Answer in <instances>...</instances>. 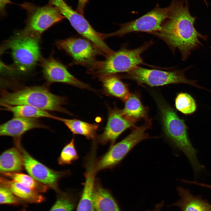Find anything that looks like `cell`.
Instances as JSON below:
<instances>
[{"mask_svg":"<svg viewBox=\"0 0 211 211\" xmlns=\"http://www.w3.org/2000/svg\"><path fill=\"white\" fill-rule=\"evenodd\" d=\"M169 18L160 30L152 33L163 40L173 51L178 49L186 59L190 52L201 44L199 38L206 37L194 26L195 18L191 16L187 0H172Z\"/></svg>","mask_w":211,"mask_h":211,"instance_id":"cell-1","label":"cell"},{"mask_svg":"<svg viewBox=\"0 0 211 211\" xmlns=\"http://www.w3.org/2000/svg\"><path fill=\"white\" fill-rule=\"evenodd\" d=\"M65 98L55 95L43 86L26 87L13 92H3L0 105H26L45 110L55 111L71 115L62 106Z\"/></svg>","mask_w":211,"mask_h":211,"instance_id":"cell-2","label":"cell"},{"mask_svg":"<svg viewBox=\"0 0 211 211\" xmlns=\"http://www.w3.org/2000/svg\"><path fill=\"white\" fill-rule=\"evenodd\" d=\"M160 109L165 135L173 146L187 157L195 174L204 170L199 162L197 151L188 137L187 128L184 120L178 117L175 111L166 104L160 106Z\"/></svg>","mask_w":211,"mask_h":211,"instance_id":"cell-3","label":"cell"},{"mask_svg":"<svg viewBox=\"0 0 211 211\" xmlns=\"http://www.w3.org/2000/svg\"><path fill=\"white\" fill-rule=\"evenodd\" d=\"M146 43L134 49L123 48L114 51L103 61L96 60L88 67L89 73L99 78L120 72H127L143 63L142 54L151 45Z\"/></svg>","mask_w":211,"mask_h":211,"instance_id":"cell-4","label":"cell"},{"mask_svg":"<svg viewBox=\"0 0 211 211\" xmlns=\"http://www.w3.org/2000/svg\"><path fill=\"white\" fill-rule=\"evenodd\" d=\"M151 120H145L139 127H135L131 133L119 142L112 145L108 151L98 160H96L95 169L101 170L112 168L118 164L129 152L137 144L150 138L146 131L152 125Z\"/></svg>","mask_w":211,"mask_h":211,"instance_id":"cell-5","label":"cell"},{"mask_svg":"<svg viewBox=\"0 0 211 211\" xmlns=\"http://www.w3.org/2000/svg\"><path fill=\"white\" fill-rule=\"evenodd\" d=\"M19 5L27 15L25 29L26 35L36 37L65 18L59 9L49 3L40 6L26 2Z\"/></svg>","mask_w":211,"mask_h":211,"instance_id":"cell-6","label":"cell"},{"mask_svg":"<svg viewBox=\"0 0 211 211\" xmlns=\"http://www.w3.org/2000/svg\"><path fill=\"white\" fill-rule=\"evenodd\" d=\"M79 33L92 43L106 57L114 52L106 44L101 33L96 31L82 15L74 10L65 0H49Z\"/></svg>","mask_w":211,"mask_h":211,"instance_id":"cell-7","label":"cell"},{"mask_svg":"<svg viewBox=\"0 0 211 211\" xmlns=\"http://www.w3.org/2000/svg\"><path fill=\"white\" fill-rule=\"evenodd\" d=\"M126 77L140 84L157 86L172 84L184 83L201 88L195 81L187 79L183 71H164L137 66L127 72Z\"/></svg>","mask_w":211,"mask_h":211,"instance_id":"cell-8","label":"cell"},{"mask_svg":"<svg viewBox=\"0 0 211 211\" xmlns=\"http://www.w3.org/2000/svg\"><path fill=\"white\" fill-rule=\"evenodd\" d=\"M171 8L170 5L161 8L157 5L152 10L139 18L121 24L120 28L115 32L102 33V37L104 39L114 36H122L134 32L152 33L159 31L165 21L169 18Z\"/></svg>","mask_w":211,"mask_h":211,"instance_id":"cell-9","label":"cell"},{"mask_svg":"<svg viewBox=\"0 0 211 211\" xmlns=\"http://www.w3.org/2000/svg\"><path fill=\"white\" fill-rule=\"evenodd\" d=\"M12 57L17 69L25 72L35 66L40 58V51L36 37L25 34L8 42Z\"/></svg>","mask_w":211,"mask_h":211,"instance_id":"cell-10","label":"cell"},{"mask_svg":"<svg viewBox=\"0 0 211 211\" xmlns=\"http://www.w3.org/2000/svg\"><path fill=\"white\" fill-rule=\"evenodd\" d=\"M21 140V138L15 139L14 143L21 152L24 167L29 175L49 188L53 189L56 192L60 190L58 187L59 181L68 175L69 171L54 170L37 160L23 148Z\"/></svg>","mask_w":211,"mask_h":211,"instance_id":"cell-11","label":"cell"},{"mask_svg":"<svg viewBox=\"0 0 211 211\" xmlns=\"http://www.w3.org/2000/svg\"><path fill=\"white\" fill-rule=\"evenodd\" d=\"M57 47L65 51L75 62L89 67L96 60V56L101 54L98 49L86 39L71 38L57 41Z\"/></svg>","mask_w":211,"mask_h":211,"instance_id":"cell-12","label":"cell"},{"mask_svg":"<svg viewBox=\"0 0 211 211\" xmlns=\"http://www.w3.org/2000/svg\"><path fill=\"white\" fill-rule=\"evenodd\" d=\"M42 67L44 77L49 83H62L81 89L92 90L88 85L72 75L64 65L52 57L44 59Z\"/></svg>","mask_w":211,"mask_h":211,"instance_id":"cell-13","label":"cell"},{"mask_svg":"<svg viewBox=\"0 0 211 211\" xmlns=\"http://www.w3.org/2000/svg\"><path fill=\"white\" fill-rule=\"evenodd\" d=\"M135 123L126 118L121 110L110 109L106 125L103 132L98 136V141L102 144L110 143L113 145L124 131L128 128L135 127Z\"/></svg>","mask_w":211,"mask_h":211,"instance_id":"cell-14","label":"cell"},{"mask_svg":"<svg viewBox=\"0 0 211 211\" xmlns=\"http://www.w3.org/2000/svg\"><path fill=\"white\" fill-rule=\"evenodd\" d=\"M0 127V136H11L14 139L21 138L23 134L31 129L47 127L37 118L17 117H14Z\"/></svg>","mask_w":211,"mask_h":211,"instance_id":"cell-15","label":"cell"},{"mask_svg":"<svg viewBox=\"0 0 211 211\" xmlns=\"http://www.w3.org/2000/svg\"><path fill=\"white\" fill-rule=\"evenodd\" d=\"M85 181L76 211H94L93 195L96 172L93 163H87L85 165Z\"/></svg>","mask_w":211,"mask_h":211,"instance_id":"cell-16","label":"cell"},{"mask_svg":"<svg viewBox=\"0 0 211 211\" xmlns=\"http://www.w3.org/2000/svg\"><path fill=\"white\" fill-rule=\"evenodd\" d=\"M177 190L180 199L169 206H178L181 211H211V204L200 195L194 196L188 190L181 187Z\"/></svg>","mask_w":211,"mask_h":211,"instance_id":"cell-17","label":"cell"},{"mask_svg":"<svg viewBox=\"0 0 211 211\" xmlns=\"http://www.w3.org/2000/svg\"><path fill=\"white\" fill-rule=\"evenodd\" d=\"M93 200L96 211H122L119 205L111 193L96 181Z\"/></svg>","mask_w":211,"mask_h":211,"instance_id":"cell-18","label":"cell"},{"mask_svg":"<svg viewBox=\"0 0 211 211\" xmlns=\"http://www.w3.org/2000/svg\"><path fill=\"white\" fill-rule=\"evenodd\" d=\"M0 186L9 190L17 197L30 203H39L44 201L45 197L39 193L2 176L0 178Z\"/></svg>","mask_w":211,"mask_h":211,"instance_id":"cell-19","label":"cell"},{"mask_svg":"<svg viewBox=\"0 0 211 211\" xmlns=\"http://www.w3.org/2000/svg\"><path fill=\"white\" fill-rule=\"evenodd\" d=\"M24 167L23 156L19 149L16 146L4 152L0 156L1 174L20 172Z\"/></svg>","mask_w":211,"mask_h":211,"instance_id":"cell-20","label":"cell"},{"mask_svg":"<svg viewBox=\"0 0 211 211\" xmlns=\"http://www.w3.org/2000/svg\"><path fill=\"white\" fill-rule=\"evenodd\" d=\"M99 79L104 90L108 94L125 101L129 97L130 93L127 85L115 74L103 76Z\"/></svg>","mask_w":211,"mask_h":211,"instance_id":"cell-21","label":"cell"},{"mask_svg":"<svg viewBox=\"0 0 211 211\" xmlns=\"http://www.w3.org/2000/svg\"><path fill=\"white\" fill-rule=\"evenodd\" d=\"M125 102L124 108L121 110L126 118L136 122L142 119H148V108L142 104L137 95L130 94Z\"/></svg>","mask_w":211,"mask_h":211,"instance_id":"cell-22","label":"cell"},{"mask_svg":"<svg viewBox=\"0 0 211 211\" xmlns=\"http://www.w3.org/2000/svg\"><path fill=\"white\" fill-rule=\"evenodd\" d=\"M1 106L3 107V110L12 113L14 117L35 118H47L57 120L59 118L49 113L47 111L28 105Z\"/></svg>","mask_w":211,"mask_h":211,"instance_id":"cell-23","label":"cell"},{"mask_svg":"<svg viewBox=\"0 0 211 211\" xmlns=\"http://www.w3.org/2000/svg\"><path fill=\"white\" fill-rule=\"evenodd\" d=\"M58 120L62 122L73 134L82 135L89 139H94L99 127L97 124H90L76 119L59 117Z\"/></svg>","mask_w":211,"mask_h":211,"instance_id":"cell-24","label":"cell"},{"mask_svg":"<svg viewBox=\"0 0 211 211\" xmlns=\"http://www.w3.org/2000/svg\"><path fill=\"white\" fill-rule=\"evenodd\" d=\"M2 174L5 177L39 193H44L49 188L47 186L37 181L29 175L19 172L8 173Z\"/></svg>","mask_w":211,"mask_h":211,"instance_id":"cell-25","label":"cell"},{"mask_svg":"<svg viewBox=\"0 0 211 211\" xmlns=\"http://www.w3.org/2000/svg\"><path fill=\"white\" fill-rule=\"evenodd\" d=\"M57 193V199L49 211H73L76 205V197L61 191Z\"/></svg>","mask_w":211,"mask_h":211,"instance_id":"cell-26","label":"cell"},{"mask_svg":"<svg viewBox=\"0 0 211 211\" xmlns=\"http://www.w3.org/2000/svg\"><path fill=\"white\" fill-rule=\"evenodd\" d=\"M175 104L176 109L185 114H192L195 111L196 108L194 99L186 93H179L176 98Z\"/></svg>","mask_w":211,"mask_h":211,"instance_id":"cell-27","label":"cell"},{"mask_svg":"<svg viewBox=\"0 0 211 211\" xmlns=\"http://www.w3.org/2000/svg\"><path fill=\"white\" fill-rule=\"evenodd\" d=\"M79 158L75 145L74 139L73 138L63 148L58 159V162L61 165L69 164L77 160Z\"/></svg>","mask_w":211,"mask_h":211,"instance_id":"cell-28","label":"cell"},{"mask_svg":"<svg viewBox=\"0 0 211 211\" xmlns=\"http://www.w3.org/2000/svg\"><path fill=\"white\" fill-rule=\"evenodd\" d=\"M24 202L14 194L7 188L0 186V203L1 204L18 205Z\"/></svg>","mask_w":211,"mask_h":211,"instance_id":"cell-29","label":"cell"},{"mask_svg":"<svg viewBox=\"0 0 211 211\" xmlns=\"http://www.w3.org/2000/svg\"><path fill=\"white\" fill-rule=\"evenodd\" d=\"M89 0H78L76 11L84 15L86 6Z\"/></svg>","mask_w":211,"mask_h":211,"instance_id":"cell-30","label":"cell"},{"mask_svg":"<svg viewBox=\"0 0 211 211\" xmlns=\"http://www.w3.org/2000/svg\"><path fill=\"white\" fill-rule=\"evenodd\" d=\"M10 3H11V0H0V9L1 14L3 15L5 14L6 6L7 4Z\"/></svg>","mask_w":211,"mask_h":211,"instance_id":"cell-31","label":"cell"},{"mask_svg":"<svg viewBox=\"0 0 211 211\" xmlns=\"http://www.w3.org/2000/svg\"><path fill=\"white\" fill-rule=\"evenodd\" d=\"M164 202L162 201L160 203L156 204L154 208L152 210H147V211H160L161 209L164 205Z\"/></svg>","mask_w":211,"mask_h":211,"instance_id":"cell-32","label":"cell"},{"mask_svg":"<svg viewBox=\"0 0 211 211\" xmlns=\"http://www.w3.org/2000/svg\"><path fill=\"white\" fill-rule=\"evenodd\" d=\"M199 185L200 186H201L202 187H205L206 188H209L211 189V185L203 183H199Z\"/></svg>","mask_w":211,"mask_h":211,"instance_id":"cell-33","label":"cell"},{"mask_svg":"<svg viewBox=\"0 0 211 211\" xmlns=\"http://www.w3.org/2000/svg\"><path fill=\"white\" fill-rule=\"evenodd\" d=\"M21 211H26L25 210V209H23Z\"/></svg>","mask_w":211,"mask_h":211,"instance_id":"cell-34","label":"cell"}]
</instances>
